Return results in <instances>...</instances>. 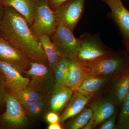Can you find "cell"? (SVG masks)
<instances>
[{"instance_id":"8992f818","label":"cell","mask_w":129,"mask_h":129,"mask_svg":"<svg viewBox=\"0 0 129 129\" xmlns=\"http://www.w3.org/2000/svg\"><path fill=\"white\" fill-rule=\"evenodd\" d=\"M79 39L80 46L77 57L83 61L95 60L113 51L103 44L97 34L85 32L81 35Z\"/></svg>"},{"instance_id":"83f0119b","label":"cell","mask_w":129,"mask_h":129,"mask_svg":"<svg viewBox=\"0 0 129 129\" xmlns=\"http://www.w3.org/2000/svg\"><path fill=\"white\" fill-rule=\"evenodd\" d=\"M69 0H49L48 4L53 10L55 9L61 5Z\"/></svg>"},{"instance_id":"5b68a950","label":"cell","mask_w":129,"mask_h":129,"mask_svg":"<svg viewBox=\"0 0 129 129\" xmlns=\"http://www.w3.org/2000/svg\"><path fill=\"white\" fill-rule=\"evenodd\" d=\"M25 74L29 79L28 86L38 93L47 95L53 89L55 82L53 70L49 66L32 62Z\"/></svg>"},{"instance_id":"d6986e66","label":"cell","mask_w":129,"mask_h":129,"mask_svg":"<svg viewBox=\"0 0 129 129\" xmlns=\"http://www.w3.org/2000/svg\"><path fill=\"white\" fill-rule=\"evenodd\" d=\"M38 39L46 54L48 66L52 70L58 61L63 57L58 50L50 36H42L38 37Z\"/></svg>"},{"instance_id":"3957f363","label":"cell","mask_w":129,"mask_h":129,"mask_svg":"<svg viewBox=\"0 0 129 129\" xmlns=\"http://www.w3.org/2000/svg\"><path fill=\"white\" fill-rule=\"evenodd\" d=\"M6 110L0 115V127L22 129L28 125L29 119L16 95L8 91L5 101Z\"/></svg>"},{"instance_id":"f1b7e54d","label":"cell","mask_w":129,"mask_h":129,"mask_svg":"<svg viewBox=\"0 0 129 129\" xmlns=\"http://www.w3.org/2000/svg\"><path fill=\"white\" fill-rule=\"evenodd\" d=\"M48 129H62L63 127L60 122H57L52 123L49 124L47 127Z\"/></svg>"},{"instance_id":"8fae6325","label":"cell","mask_w":129,"mask_h":129,"mask_svg":"<svg viewBox=\"0 0 129 129\" xmlns=\"http://www.w3.org/2000/svg\"><path fill=\"white\" fill-rule=\"evenodd\" d=\"M0 59L10 63L22 74H25L29 69L32 62L25 54L1 36Z\"/></svg>"},{"instance_id":"9c48e42d","label":"cell","mask_w":129,"mask_h":129,"mask_svg":"<svg viewBox=\"0 0 129 129\" xmlns=\"http://www.w3.org/2000/svg\"><path fill=\"white\" fill-rule=\"evenodd\" d=\"M111 9L108 16L112 19L119 29L123 42L127 47L129 44V11L122 0H100Z\"/></svg>"},{"instance_id":"4dcf8cb0","label":"cell","mask_w":129,"mask_h":129,"mask_svg":"<svg viewBox=\"0 0 129 129\" xmlns=\"http://www.w3.org/2000/svg\"><path fill=\"white\" fill-rule=\"evenodd\" d=\"M5 12V7L0 3V22L2 19Z\"/></svg>"},{"instance_id":"52a82bcc","label":"cell","mask_w":129,"mask_h":129,"mask_svg":"<svg viewBox=\"0 0 129 129\" xmlns=\"http://www.w3.org/2000/svg\"><path fill=\"white\" fill-rule=\"evenodd\" d=\"M85 0H69L54 9L57 25L62 24L73 32L80 20Z\"/></svg>"},{"instance_id":"44dd1931","label":"cell","mask_w":129,"mask_h":129,"mask_svg":"<svg viewBox=\"0 0 129 129\" xmlns=\"http://www.w3.org/2000/svg\"><path fill=\"white\" fill-rule=\"evenodd\" d=\"M15 95L19 100L26 113L32 105L46 96L38 93L28 86Z\"/></svg>"},{"instance_id":"ac0fdd59","label":"cell","mask_w":129,"mask_h":129,"mask_svg":"<svg viewBox=\"0 0 129 129\" xmlns=\"http://www.w3.org/2000/svg\"><path fill=\"white\" fill-rule=\"evenodd\" d=\"M110 95L118 106H121L129 91V71L116 78L111 84Z\"/></svg>"},{"instance_id":"603a6c76","label":"cell","mask_w":129,"mask_h":129,"mask_svg":"<svg viewBox=\"0 0 129 129\" xmlns=\"http://www.w3.org/2000/svg\"><path fill=\"white\" fill-rule=\"evenodd\" d=\"M70 60L63 58L53 68V76L55 84H64V81L68 70Z\"/></svg>"},{"instance_id":"9a60e30c","label":"cell","mask_w":129,"mask_h":129,"mask_svg":"<svg viewBox=\"0 0 129 129\" xmlns=\"http://www.w3.org/2000/svg\"><path fill=\"white\" fill-rule=\"evenodd\" d=\"M69 60V68L64 83L75 93L89 74L83 61L77 56Z\"/></svg>"},{"instance_id":"7402d4cb","label":"cell","mask_w":129,"mask_h":129,"mask_svg":"<svg viewBox=\"0 0 129 129\" xmlns=\"http://www.w3.org/2000/svg\"><path fill=\"white\" fill-rule=\"evenodd\" d=\"M48 95L43 97L29 108L26 114L29 120L34 121L40 119L49 111Z\"/></svg>"},{"instance_id":"7c38bea8","label":"cell","mask_w":129,"mask_h":129,"mask_svg":"<svg viewBox=\"0 0 129 129\" xmlns=\"http://www.w3.org/2000/svg\"><path fill=\"white\" fill-rule=\"evenodd\" d=\"M88 104L93 112L94 128L117 112L118 107L110 95L95 99Z\"/></svg>"},{"instance_id":"1f68e13d","label":"cell","mask_w":129,"mask_h":129,"mask_svg":"<svg viewBox=\"0 0 129 129\" xmlns=\"http://www.w3.org/2000/svg\"><path fill=\"white\" fill-rule=\"evenodd\" d=\"M4 79H3V77L2 75L0 74V81L3 82L4 83Z\"/></svg>"},{"instance_id":"6da1fadb","label":"cell","mask_w":129,"mask_h":129,"mask_svg":"<svg viewBox=\"0 0 129 129\" xmlns=\"http://www.w3.org/2000/svg\"><path fill=\"white\" fill-rule=\"evenodd\" d=\"M0 36L32 62L48 66L46 54L38 37L33 34L25 19L12 8L5 7L0 22Z\"/></svg>"},{"instance_id":"cb8c5ba5","label":"cell","mask_w":129,"mask_h":129,"mask_svg":"<svg viewBox=\"0 0 129 129\" xmlns=\"http://www.w3.org/2000/svg\"><path fill=\"white\" fill-rule=\"evenodd\" d=\"M119 115L117 129H129V91L123 101Z\"/></svg>"},{"instance_id":"484cf974","label":"cell","mask_w":129,"mask_h":129,"mask_svg":"<svg viewBox=\"0 0 129 129\" xmlns=\"http://www.w3.org/2000/svg\"><path fill=\"white\" fill-rule=\"evenodd\" d=\"M45 120L49 124L59 122L60 115L53 111H49L44 116Z\"/></svg>"},{"instance_id":"30bf717a","label":"cell","mask_w":129,"mask_h":129,"mask_svg":"<svg viewBox=\"0 0 129 129\" xmlns=\"http://www.w3.org/2000/svg\"><path fill=\"white\" fill-rule=\"evenodd\" d=\"M0 74L4 79V84L6 88L8 91L14 94L28 86V78L24 77L16 68L1 59Z\"/></svg>"},{"instance_id":"e0dca14e","label":"cell","mask_w":129,"mask_h":129,"mask_svg":"<svg viewBox=\"0 0 129 129\" xmlns=\"http://www.w3.org/2000/svg\"><path fill=\"white\" fill-rule=\"evenodd\" d=\"M4 7L13 8L27 21L29 26L32 25L35 14V3L31 0H0Z\"/></svg>"},{"instance_id":"277c9868","label":"cell","mask_w":129,"mask_h":129,"mask_svg":"<svg viewBox=\"0 0 129 129\" xmlns=\"http://www.w3.org/2000/svg\"><path fill=\"white\" fill-rule=\"evenodd\" d=\"M35 14L30 29L36 37L43 35L51 37L57 27L54 10L49 6L48 1L35 2Z\"/></svg>"},{"instance_id":"5bb4252c","label":"cell","mask_w":129,"mask_h":129,"mask_svg":"<svg viewBox=\"0 0 129 129\" xmlns=\"http://www.w3.org/2000/svg\"><path fill=\"white\" fill-rule=\"evenodd\" d=\"M115 79L111 77L88 74L80 85L77 92L93 98L108 85H111Z\"/></svg>"},{"instance_id":"e575fe53","label":"cell","mask_w":129,"mask_h":129,"mask_svg":"<svg viewBox=\"0 0 129 129\" xmlns=\"http://www.w3.org/2000/svg\"><path fill=\"white\" fill-rule=\"evenodd\" d=\"M0 128H1V127H0Z\"/></svg>"},{"instance_id":"836d02e7","label":"cell","mask_w":129,"mask_h":129,"mask_svg":"<svg viewBox=\"0 0 129 129\" xmlns=\"http://www.w3.org/2000/svg\"><path fill=\"white\" fill-rule=\"evenodd\" d=\"M33 2H36L39 1H48V0H31Z\"/></svg>"},{"instance_id":"d4e9b609","label":"cell","mask_w":129,"mask_h":129,"mask_svg":"<svg viewBox=\"0 0 129 129\" xmlns=\"http://www.w3.org/2000/svg\"><path fill=\"white\" fill-rule=\"evenodd\" d=\"M117 112L110 117L106 119L102 123L99 127L100 129H116L117 125L115 124V120L117 117Z\"/></svg>"},{"instance_id":"f546056e","label":"cell","mask_w":129,"mask_h":129,"mask_svg":"<svg viewBox=\"0 0 129 129\" xmlns=\"http://www.w3.org/2000/svg\"><path fill=\"white\" fill-rule=\"evenodd\" d=\"M94 122L92 117L86 124L82 129H91L94 128Z\"/></svg>"},{"instance_id":"2e32d148","label":"cell","mask_w":129,"mask_h":129,"mask_svg":"<svg viewBox=\"0 0 129 129\" xmlns=\"http://www.w3.org/2000/svg\"><path fill=\"white\" fill-rule=\"evenodd\" d=\"M91 97L78 92L74 93L67 106L60 115L59 122L63 124L85 107L92 99Z\"/></svg>"},{"instance_id":"4316f807","label":"cell","mask_w":129,"mask_h":129,"mask_svg":"<svg viewBox=\"0 0 129 129\" xmlns=\"http://www.w3.org/2000/svg\"><path fill=\"white\" fill-rule=\"evenodd\" d=\"M3 82L0 81V106L4 103L8 91Z\"/></svg>"},{"instance_id":"ffe728a7","label":"cell","mask_w":129,"mask_h":129,"mask_svg":"<svg viewBox=\"0 0 129 129\" xmlns=\"http://www.w3.org/2000/svg\"><path fill=\"white\" fill-rule=\"evenodd\" d=\"M92 116L93 112L91 109L89 107L84 108L78 113L65 121L63 123V128L82 129Z\"/></svg>"},{"instance_id":"ba28073f","label":"cell","mask_w":129,"mask_h":129,"mask_svg":"<svg viewBox=\"0 0 129 129\" xmlns=\"http://www.w3.org/2000/svg\"><path fill=\"white\" fill-rule=\"evenodd\" d=\"M50 37L63 57L70 59L77 56L80 40L64 25H58L55 31Z\"/></svg>"},{"instance_id":"7a4b0ae2","label":"cell","mask_w":129,"mask_h":129,"mask_svg":"<svg viewBox=\"0 0 129 129\" xmlns=\"http://www.w3.org/2000/svg\"><path fill=\"white\" fill-rule=\"evenodd\" d=\"M83 62L89 74L116 78L129 71V55L126 50L112 51L95 60Z\"/></svg>"},{"instance_id":"4fadbf2b","label":"cell","mask_w":129,"mask_h":129,"mask_svg":"<svg viewBox=\"0 0 129 129\" xmlns=\"http://www.w3.org/2000/svg\"><path fill=\"white\" fill-rule=\"evenodd\" d=\"M74 93L73 91L65 84H55L53 89L48 95L49 111L60 115Z\"/></svg>"},{"instance_id":"d6a6232c","label":"cell","mask_w":129,"mask_h":129,"mask_svg":"<svg viewBox=\"0 0 129 129\" xmlns=\"http://www.w3.org/2000/svg\"><path fill=\"white\" fill-rule=\"evenodd\" d=\"M126 51H127V52H128V54L129 55V44L128 46L126 47Z\"/></svg>"}]
</instances>
